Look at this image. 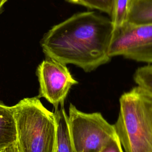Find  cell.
<instances>
[{
	"mask_svg": "<svg viewBox=\"0 0 152 152\" xmlns=\"http://www.w3.org/2000/svg\"><path fill=\"white\" fill-rule=\"evenodd\" d=\"M113 32L110 18L95 11L81 12L52 27L40 44L47 58L88 72L110 61Z\"/></svg>",
	"mask_w": 152,
	"mask_h": 152,
	"instance_id": "1",
	"label": "cell"
},
{
	"mask_svg": "<svg viewBox=\"0 0 152 152\" xmlns=\"http://www.w3.org/2000/svg\"><path fill=\"white\" fill-rule=\"evenodd\" d=\"M113 125L125 152H152V94L139 86L122 94Z\"/></svg>",
	"mask_w": 152,
	"mask_h": 152,
	"instance_id": "2",
	"label": "cell"
},
{
	"mask_svg": "<svg viewBox=\"0 0 152 152\" xmlns=\"http://www.w3.org/2000/svg\"><path fill=\"white\" fill-rule=\"evenodd\" d=\"M12 107L20 152H56L54 112L48 110L37 96L24 98Z\"/></svg>",
	"mask_w": 152,
	"mask_h": 152,
	"instance_id": "3",
	"label": "cell"
},
{
	"mask_svg": "<svg viewBox=\"0 0 152 152\" xmlns=\"http://www.w3.org/2000/svg\"><path fill=\"white\" fill-rule=\"evenodd\" d=\"M68 123L70 138L76 152H98L116 135L100 112L85 113L70 104Z\"/></svg>",
	"mask_w": 152,
	"mask_h": 152,
	"instance_id": "4",
	"label": "cell"
},
{
	"mask_svg": "<svg viewBox=\"0 0 152 152\" xmlns=\"http://www.w3.org/2000/svg\"><path fill=\"white\" fill-rule=\"evenodd\" d=\"M112 58L122 56L138 62L152 63V24L126 23L113 30L109 48Z\"/></svg>",
	"mask_w": 152,
	"mask_h": 152,
	"instance_id": "5",
	"label": "cell"
},
{
	"mask_svg": "<svg viewBox=\"0 0 152 152\" xmlns=\"http://www.w3.org/2000/svg\"><path fill=\"white\" fill-rule=\"evenodd\" d=\"M39 83L38 98L43 97L56 109L63 106L70 88L77 84L66 65L47 58L37 66Z\"/></svg>",
	"mask_w": 152,
	"mask_h": 152,
	"instance_id": "6",
	"label": "cell"
},
{
	"mask_svg": "<svg viewBox=\"0 0 152 152\" xmlns=\"http://www.w3.org/2000/svg\"><path fill=\"white\" fill-rule=\"evenodd\" d=\"M16 142L17 132L12 107L0 101V151Z\"/></svg>",
	"mask_w": 152,
	"mask_h": 152,
	"instance_id": "7",
	"label": "cell"
},
{
	"mask_svg": "<svg viewBox=\"0 0 152 152\" xmlns=\"http://www.w3.org/2000/svg\"><path fill=\"white\" fill-rule=\"evenodd\" d=\"M55 116L57 125L56 149V152H76L71 140L68 115L64 108V105L55 110Z\"/></svg>",
	"mask_w": 152,
	"mask_h": 152,
	"instance_id": "8",
	"label": "cell"
},
{
	"mask_svg": "<svg viewBox=\"0 0 152 152\" xmlns=\"http://www.w3.org/2000/svg\"><path fill=\"white\" fill-rule=\"evenodd\" d=\"M132 0H114L110 20L113 30L127 22Z\"/></svg>",
	"mask_w": 152,
	"mask_h": 152,
	"instance_id": "9",
	"label": "cell"
},
{
	"mask_svg": "<svg viewBox=\"0 0 152 152\" xmlns=\"http://www.w3.org/2000/svg\"><path fill=\"white\" fill-rule=\"evenodd\" d=\"M134 80L137 86L152 94V64L138 68L134 74Z\"/></svg>",
	"mask_w": 152,
	"mask_h": 152,
	"instance_id": "10",
	"label": "cell"
},
{
	"mask_svg": "<svg viewBox=\"0 0 152 152\" xmlns=\"http://www.w3.org/2000/svg\"><path fill=\"white\" fill-rule=\"evenodd\" d=\"M68 2L83 5L87 8L97 10L110 16L114 0H66Z\"/></svg>",
	"mask_w": 152,
	"mask_h": 152,
	"instance_id": "11",
	"label": "cell"
},
{
	"mask_svg": "<svg viewBox=\"0 0 152 152\" xmlns=\"http://www.w3.org/2000/svg\"><path fill=\"white\" fill-rule=\"evenodd\" d=\"M98 152H124L117 135L112 137Z\"/></svg>",
	"mask_w": 152,
	"mask_h": 152,
	"instance_id": "12",
	"label": "cell"
},
{
	"mask_svg": "<svg viewBox=\"0 0 152 152\" xmlns=\"http://www.w3.org/2000/svg\"><path fill=\"white\" fill-rule=\"evenodd\" d=\"M4 152H20L18 145L16 142L5 148Z\"/></svg>",
	"mask_w": 152,
	"mask_h": 152,
	"instance_id": "13",
	"label": "cell"
},
{
	"mask_svg": "<svg viewBox=\"0 0 152 152\" xmlns=\"http://www.w3.org/2000/svg\"><path fill=\"white\" fill-rule=\"evenodd\" d=\"M8 0H0V11L1 10L2 7L4 6V5L5 4V2L7 1Z\"/></svg>",
	"mask_w": 152,
	"mask_h": 152,
	"instance_id": "14",
	"label": "cell"
},
{
	"mask_svg": "<svg viewBox=\"0 0 152 152\" xmlns=\"http://www.w3.org/2000/svg\"><path fill=\"white\" fill-rule=\"evenodd\" d=\"M5 150V149H4ZM4 150H1L0 152H4Z\"/></svg>",
	"mask_w": 152,
	"mask_h": 152,
	"instance_id": "15",
	"label": "cell"
}]
</instances>
